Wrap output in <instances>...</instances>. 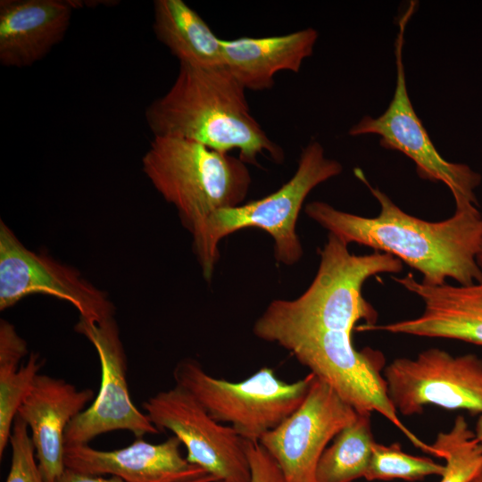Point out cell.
Returning <instances> with one entry per match:
<instances>
[{"label":"cell","mask_w":482,"mask_h":482,"mask_svg":"<svg viewBox=\"0 0 482 482\" xmlns=\"http://www.w3.org/2000/svg\"><path fill=\"white\" fill-rule=\"evenodd\" d=\"M153 29L179 63L223 65L221 39L183 0H155Z\"/></svg>","instance_id":"cell-18"},{"label":"cell","mask_w":482,"mask_h":482,"mask_svg":"<svg viewBox=\"0 0 482 482\" xmlns=\"http://www.w3.org/2000/svg\"><path fill=\"white\" fill-rule=\"evenodd\" d=\"M431 445L437 458L445 461L439 482H470L482 469V445L461 415L449 430L439 432Z\"/></svg>","instance_id":"cell-20"},{"label":"cell","mask_w":482,"mask_h":482,"mask_svg":"<svg viewBox=\"0 0 482 482\" xmlns=\"http://www.w3.org/2000/svg\"><path fill=\"white\" fill-rule=\"evenodd\" d=\"M181 443L170 436L160 444L141 437L129 445L102 451L88 445L65 446V467L91 475L115 476L125 482H183L207 474L179 451Z\"/></svg>","instance_id":"cell-14"},{"label":"cell","mask_w":482,"mask_h":482,"mask_svg":"<svg viewBox=\"0 0 482 482\" xmlns=\"http://www.w3.org/2000/svg\"><path fill=\"white\" fill-rule=\"evenodd\" d=\"M74 329L95 347L101 366V384L91 405L74 417L64 435L65 446L87 445L94 437L113 430L136 436L160 431L133 403L127 382V359L115 320L101 322L79 320Z\"/></svg>","instance_id":"cell-11"},{"label":"cell","mask_w":482,"mask_h":482,"mask_svg":"<svg viewBox=\"0 0 482 482\" xmlns=\"http://www.w3.org/2000/svg\"><path fill=\"white\" fill-rule=\"evenodd\" d=\"M143 408L159 431L170 430L184 445L187 460L217 482H250L245 440L214 420L187 390L176 385L160 391Z\"/></svg>","instance_id":"cell-9"},{"label":"cell","mask_w":482,"mask_h":482,"mask_svg":"<svg viewBox=\"0 0 482 482\" xmlns=\"http://www.w3.org/2000/svg\"><path fill=\"white\" fill-rule=\"evenodd\" d=\"M55 482H125L121 478L111 476V478H104L98 475H91L79 472L66 468L62 474Z\"/></svg>","instance_id":"cell-26"},{"label":"cell","mask_w":482,"mask_h":482,"mask_svg":"<svg viewBox=\"0 0 482 482\" xmlns=\"http://www.w3.org/2000/svg\"><path fill=\"white\" fill-rule=\"evenodd\" d=\"M245 92L225 65L179 63L174 83L147 106L145 118L154 137L191 140L222 153L237 150L245 163L255 164L261 154L281 162L282 149L251 114Z\"/></svg>","instance_id":"cell-2"},{"label":"cell","mask_w":482,"mask_h":482,"mask_svg":"<svg viewBox=\"0 0 482 482\" xmlns=\"http://www.w3.org/2000/svg\"><path fill=\"white\" fill-rule=\"evenodd\" d=\"M93 397L92 389L80 390L63 379L48 375L36 377L17 416L31 431L45 482H55L66 469L65 430Z\"/></svg>","instance_id":"cell-15"},{"label":"cell","mask_w":482,"mask_h":482,"mask_svg":"<svg viewBox=\"0 0 482 482\" xmlns=\"http://www.w3.org/2000/svg\"><path fill=\"white\" fill-rule=\"evenodd\" d=\"M357 414L314 376L300 407L259 442L278 463L285 482H318L323 452Z\"/></svg>","instance_id":"cell-12"},{"label":"cell","mask_w":482,"mask_h":482,"mask_svg":"<svg viewBox=\"0 0 482 482\" xmlns=\"http://www.w3.org/2000/svg\"><path fill=\"white\" fill-rule=\"evenodd\" d=\"M142 170L157 192L177 209L193 237L197 259L212 217L242 204L251 185L249 170L240 158L178 137H154L142 158Z\"/></svg>","instance_id":"cell-4"},{"label":"cell","mask_w":482,"mask_h":482,"mask_svg":"<svg viewBox=\"0 0 482 482\" xmlns=\"http://www.w3.org/2000/svg\"><path fill=\"white\" fill-rule=\"evenodd\" d=\"M183 482H217V480L211 475H204L203 477Z\"/></svg>","instance_id":"cell-28"},{"label":"cell","mask_w":482,"mask_h":482,"mask_svg":"<svg viewBox=\"0 0 482 482\" xmlns=\"http://www.w3.org/2000/svg\"><path fill=\"white\" fill-rule=\"evenodd\" d=\"M43 362L38 353H31L26 363L0 364V458L10 440L19 408L29 392Z\"/></svg>","instance_id":"cell-22"},{"label":"cell","mask_w":482,"mask_h":482,"mask_svg":"<svg viewBox=\"0 0 482 482\" xmlns=\"http://www.w3.org/2000/svg\"><path fill=\"white\" fill-rule=\"evenodd\" d=\"M444 470V463L407 453L398 443L385 445L376 442L364 478L367 481L401 479L412 482L428 476L440 477Z\"/></svg>","instance_id":"cell-21"},{"label":"cell","mask_w":482,"mask_h":482,"mask_svg":"<svg viewBox=\"0 0 482 482\" xmlns=\"http://www.w3.org/2000/svg\"><path fill=\"white\" fill-rule=\"evenodd\" d=\"M475 437L482 445V413L479 414L474 429Z\"/></svg>","instance_id":"cell-27"},{"label":"cell","mask_w":482,"mask_h":482,"mask_svg":"<svg viewBox=\"0 0 482 482\" xmlns=\"http://www.w3.org/2000/svg\"><path fill=\"white\" fill-rule=\"evenodd\" d=\"M318 37L315 29L306 28L281 36L221 39L223 65L245 90L270 89L277 72H299Z\"/></svg>","instance_id":"cell-17"},{"label":"cell","mask_w":482,"mask_h":482,"mask_svg":"<svg viewBox=\"0 0 482 482\" xmlns=\"http://www.w3.org/2000/svg\"><path fill=\"white\" fill-rule=\"evenodd\" d=\"M75 1L1 0L0 63L25 68L46 57L64 37Z\"/></svg>","instance_id":"cell-16"},{"label":"cell","mask_w":482,"mask_h":482,"mask_svg":"<svg viewBox=\"0 0 482 482\" xmlns=\"http://www.w3.org/2000/svg\"><path fill=\"white\" fill-rule=\"evenodd\" d=\"M390 402L398 414H421L426 406L482 413V359L453 355L436 347L415 358L400 357L384 368Z\"/></svg>","instance_id":"cell-8"},{"label":"cell","mask_w":482,"mask_h":482,"mask_svg":"<svg viewBox=\"0 0 482 482\" xmlns=\"http://www.w3.org/2000/svg\"><path fill=\"white\" fill-rule=\"evenodd\" d=\"M9 443L12 460L5 482H45L29 427L19 416L14 420Z\"/></svg>","instance_id":"cell-23"},{"label":"cell","mask_w":482,"mask_h":482,"mask_svg":"<svg viewBox=\"0 0 482 482\" xmlns=\"http://www.w3.org/2000/svg\"><path fill=\"white\" fill-rule=\"evenodd\" d=\"M355 174L378 202V216L346 212L321 201L309 203L306 214L347 245L356 243L396 257L421 273L424 284L441 286L448 278L461 286L482 282L477 263L482 214L477 205L455 206L453 216L445 220H424L408 214L386 193L370 186L361 170Z\"/></svg>","instance_id":"cell-1"},{"label":"cell","mask_w":482,"mask_h":482,"mask_svg":"<svg viewBox=\"0 0 482 482\" xmlns=\"http://www.w3.org/2000/svg\"><path fill=\"white\" fill-rule=\"evenodd\" d=\"M251 470L250 482H285L281 470L259 441L245 440Z\"/></svg>","instance_id":"cell-24"},{"label":"cell","mask_w":482,"mask_h":482,"mask_svg":"<svg viewBox=\"0 0 482 482\" xmlns=\"http://www.w3.org/2000/svg\"><path fill=\"white\" fill-rule=\"evenodd\" d=\"M415 5L410 4L399 21L395 42L396 81L388 107L378 117L363 116L351 127L348 135L378 136L383 148L398 151L415 163L420 178L445 184L453 196L455 206L466 204L478 205L475 190L480 185L481 175L465 163L449 162L442 157L417 115L408 94L403 47L405 28Z\"/></svg>","instance_id":"cell-7"},{"label":"cell","mask_w":482,"mask_h":482,"mask_svg":"<svg viewBox=\"0 0 482 482\" xmlns=\"http://www.w3.org/2000/svg\"><path fill=\"white\" fill-rule=\"evenodd\" d=\"M27 343L16 332L12 324L0 321V364H17L27 354Z\"/></svg>","instance_id":"cell-25"},{"label":"cell","mask_w":482,"mask_h":482,"mask_svg":"<svg viewBox=\"0 0 482 482\" xmlns=\"http://www.w3.org/2000/svg\"><path fill=\"white\" fill-rule=\"evenodd\" d=\"M34 294L70 303L78 310L80 319L90 322H101L114 314V306L104 291L73 267L27 248L1 220L0 310L12 307Z\"/></svg>","instance_id":"cell-10"},{"label":"cell","mask_w":482,"mask_h":482,"mask_svg":"<svg viewBox=\"0 0 482 482\" xmlns=\"http://www.w3.org/2000/svg\"><path fill=\"white\" fill-rule=\"evenodd\" d=\"M342 171V164L326 157L320 143L312 140L303 148L295 174L277 191L217 212L208 223L204 247L197 259L204 278L212 277L220 241L246 228H258L271 236L278 262L293 265L299 262L303 252L295 226L304 200L313 188Z\"/></svg>","instance_id":"cell-5"},{"label":"cell","mask_w":482,"mask_h":482,"mask_svg":"<svg viewBox=\"0 0 482 482\" xmlns=\"http://www.w3.org/2000/svg\"><path fill=\"white\" fill-rule=\"evenodd\" d=\"M347 244L332 234L320 250L317 274L307 288L294 300L272 301L253 325L260 339L285 348L306 336L328 330L353 331L356 323L376 325L378 313L364 298L366 280L380 273H399L403 262L375 251L357 255Z\"/></svg>","instance_id":"cell-3"},{"label":"cell","mask_w":482,"mask_h":482,"mask_svg":"<svg viewBox=\"0 0 482 482\" xmlns=\"http://www.w3.org/2000/svg\"><path fill=\"white\" fill-rule=\"evenodd\" d=\"M173 378L214 420L230 426L246 441H260L300 407L314 375L287 383L263 367L242 381L231 382L186 359L176 365Z\"/></svg>","instance_id":"cell-6"},{"label":"cell","mask_w":482,"mask_h":482,"mask_svg":"<svg viewBox=\"0 0 482 482\" xmlns=\"http://www.w3.org/2000/svg\"><path fill=\"white\" fill-rule=\"evenodd\" d=\"M375 443L371 413H358L323 452L317 468V481L354 482L364 478Z\"/></svg>","instance_id":"cell-19"},{"label":"cell","mask_w":482,"mask_h":482,"mask_svg":"<svg viewBox=\"0 0 482 482\" xmlns=\"http://www.w3.org/2000/svg\"><path fill=\"white\" fill-rule=\"evenodd\" d=\"M470 482H482V469L473 478Z\"/></svg>","instance_id":"cell-30"},{"label":"cell","mask_w":482,"mask_h":482,"mask_svg":"<svg viewBox=\"0 0 482 482\" xmlns=\"http://www.w3.org/2000/svg\"><path fill=\"white\" fill-rule=\"evenodd\" d=\"M392 278L422 301L423 312L419 317L388 324L359 325L358 331L449 338L482 345V282L429 286L418 281L411 273Z\"/></svg>","instance_id":"cell-13"},{"label":"cell","mask_w":482,"mask_h":482,"mask_svg":"<svg viewBox=\"0 0 482 482\" xmlns=\"http://www.w3.org/2000/svg\"><path fill=\"white\" fill-rule=\"evenodd\" d=\"M477 263L482 272V232H481V237H480V242H479V246H478V253H477Z\"/></svg>","instance_id":"cell-29"}]
</instances>
